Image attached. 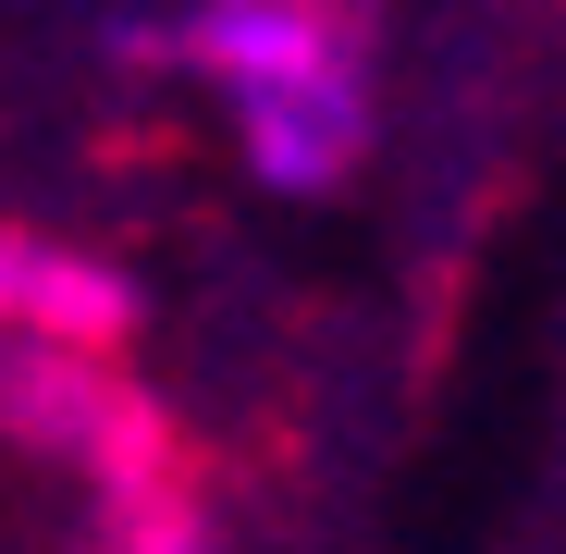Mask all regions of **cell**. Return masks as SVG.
<instances>
[{
  "instance_id": "3",
  "label": "cell",
  "mask_w": 566,
  "mask_h": 554,
  "mask_svg": "<svg viewBox=\"0 0 566 554\" xmlns=\"http://www.w3.org/2000/svg\"><path fill=\"white\" fill-rule=\"evenodd\" d=\"M136 333V271L74 247V234H38L0 210V345H38V357H112Z\"/></svg>"
},
{
  "instance_id": "2",
  "label": "cell",
  "mask_w": 566,
  "mask_h": 554,
  "mask_svg": "<svg viewBox=\"0 0 566 554\" xmlns=\"http://www.w3.org/2000/svg\"><path fill=\"white\" fill-rule=\"evenodd\" d=\"M369 25H382V0H198L160 50L222 112H247V100H283V86H321V74H369Z\"/></svg>"
},
{
  "instance_id": "1",
  "label": "cell",
  "mask_w": 566,
  "mask_h": 554,
  "mask_svg": "<svg viewBox=\"0 0 566 554\" xmlns=\"http://www.w3.org/2000/svg\"><path fill=\"white\" fill-rule=\"evenodd\" d=\"M0 431L25 456H50L62 481H86L99 505H136L172 481V431L160 407L124 383L112 357H38V345H0Z\"/></svg>"
},
{
  "instance_id": "4",
  "label": "cell",
  "mask_w": 566,
  "mask_h": 554,
  "mask_svg": "<svg viewBox=\"0 0 566 554\" xmlns=\"http://www.w3.org/2000/svg\"><path fill=\"white\" fill-rule=\"evenodd\" d=\"M99 554H222V518L185 493V481H160L136 505H99Z\"/></svg>"
}]
</instances>
